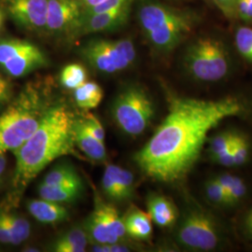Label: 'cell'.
Segmentation results:
<instances>
[{
    "mask_svg": "<svg viewBox=\"0 0 252 252\" xmlns=\"http://www.w3.org/2000/svg\"><path fill=\"white\" fill-rule=\"evenodd\" d=\"M167 114L134 160L148 178L163 183L183 180L198 161L209 132L227 118L243 114L235 96L199 99L167 91Z\"/></svg>",
    "mask_w": 252,
    "mask_h": 252,
    "instance_id": "cell-1",
    "label": "cell"
},
{
    "mask_svg": "<svg viewBox=\"0 0 252 252\" xmlns=\"http://www.w3.org/2000/svg\"><path fill=\"white\" fill-rule=\"evenodd\" d=\"M76 116L62 102H55L35 133L13 152L15 167L9 190L0 206L18 207L30 182L54 160L76 152L73 127Z\"/></svg>",
    "mask_w": 252,
    "mask_h": 252,
    "instance_id": "cell-2",
    "label": "cell"
},
{
    "mask_svg": "<svg viewBox=\"0 0 252 252\" xmlns=\"http://www.w3.org/2000/svg\"><path fill=\"white\" fill-rule=\"evenodd\" d=\"M55 102L47 83L27 84L0 114V154L24 144Z\"/></svg>",
    "mask_w": 252,
    "mask_h": 252,
    "instance_id": "cell-3",
    "label": "cell"
},
{
    "mask_svg": "<svg viewBox=\"0 0 252 252\" xmlns=\"http://www.w3.org/2000/svg\"><path fill=\"white\" fill-rule=\"evenodd\" d=\"M136 17L149 43L162 54L176 49L199 23L198 14L194 11L155 0H142L137 7Z\"/></svg>",
    "mask_w": 252,
    "mask_h": 252,
    "instance_id": "cell-4",
    "label": "cell"
},
{
    "mask_svg": "<svg viewBox=\"0 0 252 252\" xmlns=\"http://www.w3.org/2000/svg\"><path fill=\"white\" fill-rule=\"evenodd\" d=\"M183 66L190 78L201 82H216L228 76L232 60L225 43L215 36H199L186 47Z\"/></svg>",
    "mask_w": 252,
    "mask_h": 252,
    "instance_id": "cell-5",
    "label": "cell"
},
{
    "mask_svg": "<svg viewBox=\"0 0 252 252\" xmlns=\"http://www.w3.org/2000/svg\"><path fill=\"white\" fill-rule=\"evenodd\" d=\"M155 114L153 99L138 84L127 85L112 103L111 116L118 128L129 136L142 135Z\"/></svg>",
    "mask_w": 252,
    "mask_h": 252,
    "instance_id": "cell-6",
    "label": "cell"
},
{
    "mask_svg": "<svg viewBox=\"0 0 252 252\" xmlns=\"http://www.w3.org/2000/svg\"><path fill=\"white\" fill-rule=\"evenodd\" d=\"M78 54L93 69L103 74H116L131 67L136 59L131 38H93L80 47Z\"/></svg>",
    "mask_w": 252,
    "mask_h": 252,
    "instance_id": "cell-7",
    "label": "cell"
},
{
    "mask_svg": "<svg viewBox=\"0 0 252 252\" xmlns=\"http://www.w3.org/2000/svg\"><path fill=\"white\" fill-rule=\"evenodd\" d=\"M50 60L36 44L18 39H0V68L9 78L19 79L45 68Z\"/></svg>",
    "mask_w": 252,
    "mask_h": 252,
    "instance_id": "cell-8",
    "label": "cell"
},
{
    "mask_svg": "<svg viewBox=\"0 0 252 252\" xmlns=\"http://www.w3.org/2000/svg\"><path fill=\"white\" fill-rule=\"evenodd\" d=\"M178 240L190 251L210 252L218 247L220 236L215 221L207 213L189 210L180 222Z\"/></svg>",
    "mask_w": 252,
    "mask_h": 252,
    "instance_id": "cell-9",
    "label": "cell"
},
{
    "mask_svg": "<svg viewBox=\"0 0 252 252\" xmlns=\"http://www.w3.org/2000/svg\"><path fill=\"white\" fill-rule=\"evenodd\" d=\"M82 15L80 0H48L46 33L72 39Z\"/></svg>",
    "mask_w": 252,
    "mask_h": 252,
    "instance_id": "cell-10",
    "label": "cell"
},
{
    "mask_svg": "<svg viewBox=\"0 0 252 252\" xmlns=\"http://www.w3.org/2000/svg\"><path fill=\"white\" fill-rule=\"evenodd\" d=\"M9 17L25 30L46 33L48 0H2Z\"/></svg>",
    "mask_w": 252,
    "mask_h": 252,
    "instance_id": "cell-11",
    "label": "cell"
},
{
    "mask_svg": "<svg viewBox=\"0 0 252 252\" xmlns=\"http://www.w3.org/2000/svg\"><path fill=\"white\" fill-rule=\"evenodd\" d=\"M133 5L100 13L83 14L73 38L97 33H106L126 26ZM72 38V39H73Z\"/></svg>",
    "mask_w": 252,
    "mask_h": 252,
    "instance_id": "cell-12",
    "label": "cell"
},
{
    "mask_svg": "<svg viewBox=\"0 0 252 252\" xmlns=\"http://www.w3.org/2000/svg\"><path fill=\"white\" fill-rule=\"evenodd\" d=\"M27 210L36 220L43 224H57L68 220L67 208L45 199H32L27 204Z\"/></svg>",
    "mask_w": 252,
    "mask_h": 252,
    "instance_id": "cell-13",
    "label": "cell"
},
{
    "mask_svg": "<svg viewBox=\"0 0 252 252\" xmlns=\"http://www.w3.org/2000/svg\"><path fill=\"white\" fill-rule=\"evenodd\" d=\"M74 142L76 148L84 153L89 159L94 162H105L107 160V151L105 143L97 140L91 135L84 127L81 118L75 119L73 127Z\"/></svg>",
    "mask_w": 252,
    "mask_h": 252,
    "instance_id": "cell-14",
    "label": "cell"
},
{
    "mask_svg": "<svg viewBox=\"0 0 252 252\" xmlns=\"http://www.w3.org/2000/svg\"><path fill=\"white\" fill-rule=\"evenodd\" d=\"M147 207L153 222L161 228L171 227L179 218V210L174 202L162 194L149 195Z\"/></svg>",
    "mask_w": 252,
    "mask_h": 252,
    "instance_id": "cell-15",
    "label": "cell"
},
{
    "mask_svg": "<svg viewBox=\"0 0 252 252\" xmlns=\"http://www.w3.org/2000/svg\"><path fill=\"white\" fill-rule=\"evenodd\" d=\"M94 212L99 217L101 220L108 229L123 241L128 236L126 233L124 218L120 215L119 211L112 204L100 196L99 193L94 189Z\"/></svg>",
    "mask_w": 252,
    "mask_h": 252,
    "instance_id": "cell-16",
    "label": "cell"
},
{
    "mask_svg": "<svg viewBox=\"0 0 252 252\" xmlns=\"http://www.w3.org/2000/svg\"><path fill=\"white\" fill-rule=\"evenodd\" d=\"M124 218L126 233L135 240H149L153 235V220L143 210L132 207Z\"/></svg>",
    "mask_w": 252,
    "mask_h": 252,
    "instance_id": "cell-17",
    "label": "cell"
},
{
    "mask_svg": "<svg viewBox=\"0 0 252 252\" xmlns=\"http://www.w3.org/2000/svg\"><path fill=\"white\" fill-rule=\"evenodd\" d=\"M82 189V182L61 185H48L41 182L38 185L37 191L40 198L63 205L78 200L81 195Z\"/></svg>",
    "mask_w": 252,
    "mask_h": 252,
    "instance_id": "cell-18",
    "label": "cell"
},
{
    "mask_svg": "<svg viewBox=\"0 0 252 252\" xmlns=\"http://www.w3.org/2000/svg\"><path fill=\"white\" fill-rule=\"evenodd\" d=\"M89 243L87 234L82 227H74L57 237L51 245L55 252H83Z\"/></svg>",
    "mask_w": 252,
    "mask_h": 252,
    "instance_id": "cell-19",
    "label": "cell"
},
{
    "mask_svg": "<svg viewBox=\"0 0 252 252\" xmlns=\"http://www.w3.org/2000/svg\"><path fill=\"white\" fill-rule=\"evenodd\" d=\"M82 228L92 244H113L122 242L94 211L85 220Z\"/></svg>",
    "mask_w": 252,
    "mask_h": 252,
    "instance_id": "cell-20",
    "label": "cell"
},
{
    "mask_svg": "<svg viewBox=\"0 0 252 252\" xmlns=\"http://www.w3.org/2000/svg\"><path fill=\"white\" fill-rule=\"evenodd\" d=\"M0 218L9 229L15 246L27 241L31 234V226L26 218L13 212L10 209L0 207Z\"/></svg>",
    "mask_w": 252,
    "mask_h": 252,
    "instance_id": "cell-21",
    "label": "cell"
},
{
    "mask_svg": "<svg viewBox=\"0 0 252 252\" xmlns=\"http://www.w3.org/2000/svg\"><path fill=\"white\" fill-rule=\"evenodd\" d=\"M73 92L76 105L84 110L97 108L104 96L103 89L94 81H85Z\"/></svg>",
    "mask_w": 252,
    "mask_h": 252,
    "instance_id": "cell-22",
    "label": "cell"
},
{
    "mask_svg": "<svg viewBox=\"0 0 252 252\" xmlns=\"http://www.w3.org/2000/svg\"><path fill=\"white\" fill-rule=\"evenodd\" d=\"M43 183L48 185H61L82 182L81 177L71 164L62 163L54 167L49 172L44 179Z\"/></svg>",
    "mask_w": 252,
    "mask_h": 252,
    "instance_id": "cell-23",
    "label": "cell"
},
{
    "mask_svg": "<svg viewBox=\"0 0 252 252\" xmlns=\"http://www.w3.org/2000/svg\"><path fill=\"white\" fill-rule=\"evenodd\" d=\"M88 74L81 63H69L63 66L60 73V83L63 88L74 91L87 81Z\"/></svg>",
    "mask_w": 252,
    "mask_h": 252,
    "instance_id": "cell-24",
    "label": "cell"
},
{
    "mask_svg": "<svg viewBox=\"0 0 252 252\" xmlns=\"http://www.w3.org/2000/svg\"><path fill=\"white\" fill-rule=\"evenodd\" d=\"M115 173L117 178L119 202H125L134 197L135 178L132 172L116 165Z\"/></svg>",
    "mask_w": 252,
    "mask_h": 252,
    "instance_id": "cell-25",
    "label": "cell"
},
{
    "mask_svg": "<svg viewBox=\"0 0 252 252\" xmlns=\"http://www.w3.org/2000/svg\"><path fill=\"white\" fill-rule=\"evenodd\" d=\"M234 43L238 53L244 59L252 63V27H238L234 34Z\"/></svg>",
    "mask_w": 252,
    "mask_h": 252,
    "instance_id": "cell-26",
    "label": "cell"
},
{
    "mask_svg": "<svg viewBox=\"0 0 252 252\" xmlns=\"http://www.w3.org/2000/svg\"><path fill=\"white\" fill-rule=\"evenodd\" d=\"M116 164L108 163L105 168L102 178V189L105 195L111 201L119 202L117 178L115 173Z\"/></svg>",
    "mask_w": 252,
    "mask_h": 252,
    "instance_id": "cell-27",
    "label": "cell"
},
{
    "mask_svg": "<svg viewBox=\"0 0 252 252\" xmlns=\"http://www.w3.org/2000/svg\"><path fill=\"white\" fill-rule=\"evenodd\" d=\"M235 135L236 133H234L232 131H224L212 136L209 139L208 150L211 158L215 157L218 154L222 153L226 149L231 147L234 143Z\"/></svg>",
    "mask_w": 252,
    "mask_h": 252,
    "instance_id": "cell-28",
    "label": "cell"
},
{
    "mask_svg": "<svg viewBox=\"0 0 252 252\" xmlns=\"http://www.w3.org/2000/svg\"><path fill=\"white\" fill-rule=\"evenodd\" d=\"M205 191L207 199L216 206H228L226 192L219 184L216 179L207 181L205 185Z\"/></svg>",
    "mask_w": 252,
    "mask_h": 252,
    "instance_id": "cell-29",
    "label": "cell"
},
{
    "mask_svg": "<svg viewBox=\"0 0 252 252\" xmlns=\"http://www.w3.org/2000/svg\"><path fill=\"white\" fill-rule=\"evenodd\" d=\"M250 154L249 139L243 135H235L234 142V166H240L248 161Z\"/></svg>",
    "mask_w": 252,
    "mask_h": 252,
    "instance_id": "cell-30",
    "label": "cell"
},
{
    "mask_svg": "<svg viewBox=\"0 0 252 252\" xmlns=\"http://www.w3.org/2000/svg\"><path fill=\"white\" fill-rule=\"evenodd\" d=\"M81 121H82L83 126L88 130V132L90 133L91 135L94 136L97 140L105 143L106 133H105V129L102 126V124L100 123L98 118L92 113H87L81 117Z\"/></svg>",
    "mask_w": 252,
    "mask_h": 252,
    "instance_id": "cell-31",
    "label": "cell"
},
{
    "mask_svg": "<svg viewBox=\"0 0 252 252\" xmlns=\"http://www.w3.org/2000/svg\"><path fill=\"white\" fill-rule=\"evenodd\" d=\"M135 1V0H105L96 6L87 10H84L83 14H94V13H100V12H105L108 10L121 9L126 6L133 5Z\"/></svg>",
    "mask_w": 252,
    "mask_h": 252,
    "instance_id": "cell-32",
    "label": "cell"
},
{
    "mask_svg": "<svg viewBox=\"0 0 252 252\" xmlns=\"http://www.w3.org/2000/svg\"><path fill=\"white\" fill-rule=\"evenodd\" d=\"M247 190H248V188H247V185L244 182V180L240 179L239 177L234 176L232 188L227 194L228 206L235 205V204L239 203L246 196Z\"/></svg>",
    "mask_w": 252,
    "mask_h": 252,
    "instance_id": "cell-33",
    "label": "cell"
},
{
    "mask_svg": "<svg viewBox=\"0 0 252 252\" xmlns=\"http://www.w3.org/2000/svg\"><path fill=\"white\" fill-rule=\"evenodd\" d=\"M235 13L245 23H252V0H236Z\"/></svg>",
    "mask_w": 252,
    "mask_h": 252,
    "instance_id": "cell-34",
    "label": "cell"
},
{
    "mask_svg": "<svg viewBox=\"0 0 252 252\" xmlns=\"http://www.w3.org/2000/svg\"><path fill=\"white\" fill-rule=\"evenodd\" d=\"M211 159L214 162H216L217 163H219L222 166H226V167H233V166H234V143L231 147L226 149L225 151L218 154L215 157H213Z\"/></svg>",
    "mask_w": 252,
    "mask_h": 252,
    "instance_id": "cell-35",
    "label": "cell"
},
{
    "mask_svg": "<svg viewBox=\"0 0 252 252\" xmlns=\"http://www.w3.org/2000/svg\"><path fill=\"white\" fill-rule=\"evenodd\" d=\"M92 251L96 252H126L130 251V248L126 245L119 243L94 244Z\"/></svg>",
    "mask_w": 252,
    "mask_h": 252,
    "instance_id": "cell-36",
    "label": "cell"
},
{
    "mask_svg": "<svg viewBox=\"0 0 252 252\" xmlns=\"http://www.w3.org/2000/svg\"><path fill=\"white\" fill-rule=\"evenodd\" d=\"M217 7L229 19L236 17V0H213Z\"/></svg>",
    "mask_w": 252,
    "mask_h": 252,
    "instance_id": "cell-37",
    "label": "cell"
},
{
    "mask_svg": "<svg viewBox=\"0 0 252 252\" xmlns=\"http://www.w3.org/2000/svg\"><path fill=\"white\" fill-rule=\"evenodd\" d=\"M11 99V88L9 81L0 74V104L9 103Z\"/></svg>",
    "mask_w": 252,
    "mask_h": 252,
    "instance_id": "cell-38",
    "label": "cell"
},
{
    "mask_svg": "<svg viewBox=\"0 0 252 252\" xmlns=\"http://www.w3.org/2000/svg\"><path fill=\"white\" fill-rule=\"evenodd\" d=\"M0 243L15 246L12 235L9 233V229L7 228V226L4 223L1 218H0Z\"/></svg>",
    "mask_w": 252,
    "mask_h": 252,
    "instance_id": "cell-39",
    "label": "cell"
},
{
    "mask_svg": "<svg viewBox=\"0 0 252 252\" xmlns=\"http://www.w3.org/2000/svg\"><path fill=\"white\" fill-rule=\"evenodd\" d=\"M234 176L225 174V175H220L219 177H217L216 180L219 182V184L221 186V188L226 192V195L228 194V192L230 191V189L232 188L233 182H234Z\"/></svg>",
    "mask_w": 252,
    "mask_h": 252,
    "instance_id": "cell-40",
    "label": "cell"
},
{
    "mask_svg": "<svg viewBox=\"0 0 252 252\" xmlns=\"http://www.w3.org/2000/svg\"><path fill=\"white\" fill-rule=\"evenodd\" d=\"M243 229L245 234L252 238V208L244 218Z\"/></svg>",
    "mask_w": 252,
    "mask_h": 252,
    "instance_id": "cell-41",
    "label": "cell"
},
{
    "mask_svg": "<svg viewBox=\"0 0 252 252\" xmlns=\"http://www.w3.org/2000/svg\"><path fill=\"white\" fill-rule=\"evenodd\" d=\"M80 1H81V6H82L83 11H84V10H87V9L98 5L105 0H80Z\"/></svg>",
    "mask_w": 252,
    "mask_h": 252,
    "instance_id": "cell-42",
    "label": "cell"
},
{
    "mask_svg": "<svg viewBox=\"0 0 252 252\" xmlns=\"http://www.w3.org/2000/svg\"><path fill=\"white\" fill-rule=\"evenodd\" d=\"M6 165H7L6 155H5V153H2V154H0V182H1V180H2L3 173L5 171Z\"/></svg>",
    "mask_w": 252,
    "mask_h": 252,
    "instance_id": "cell-43",
    "label": "cell"
},
{
    "mask_svg": "<svg viewBox=\"0 0 252 252\" xmlns=\"http://www.w3.org/2000/svg\"><path fill=\"white\" fill-rule=\"evenodd\" d=\"M2 22H3V15H2V12L0 10V28H1V26H2Z\"/></svg>",
    "mask_w": 252,
    "mask_h": 252,
    "instance_id": "cell-44",
    "label": "cell"
},
{
    "mask_svg": "<svg viewBox=\"0 0 252 252\" xmlns=\"http://www.w3.org/2000/svg\"><path fill=\"white\" fill-rule=\"evenodd\" d=\"M0 105H1V104H0Z\"/></svg>",
    "mask_w": 252,
    "mask_h": 252,
    "instance_id": "cell-45",
    "label": "cell"
}]
</instances>
